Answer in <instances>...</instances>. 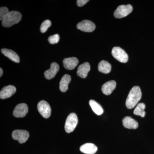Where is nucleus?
<instances>
[{
	"label": "nucleus",
	"mask_w": 154,
	"mask_h": 154,
	"mask_svg": "<svg viewBox=\"0 0 154 154\" xmlns=\"http://www.w3.org/2000/svg\"><path fill=\"white\" fill-rule=\"evenodd\" d=\"M142 93L138 86H134L130 91L126 99V106L128 109H131L135 107L140 100Z\"/></svg>",
	"instance_id": "nucleus-1"
},
{
	"label": "nucleus",
	"mask_w": 154,
	"mask_h": 154,
	"mask_svg": "<svg viewBox=\"0 0 154 154\" xmlns=\"http://www.w3.org/2000/svg\"><path fill=\"white\" fill-rule=\"evenodd\" d=\"M22 17V14L19 12L11 11L2 20V25L6 28L11 27L20 22Z\"/></svg>",
	"instance_id": "nucleus-2"
},
{
	"label": "nucleus",
	"mask_w": 154,
	"mask_h": 154,
	"mask_svg": "<svg viewBox=\"0 0 154 154\" xmlns=\"http://www.w3.org/2000/svg\"><path fill=\"white\" fill-rule=\"evenodd\" d=\"M78 123V119L76 114L71 113L68 116L65 124V129L67 133L72 132Z\"/></svg>",
	"instance_id": "nucleus-3"
},
{
	"label": "nucleus",
	"mask_w": 154,
	"mask_h": 154,
	"mask_svg": "<svg viewBox=\"0 0 154 154\" xmlns=\"http://www.w3.org/2000/svg\"><path fill=\"white\" fill-rule=\"evenodd\" d=\"M132 11L133 7L131 5H122L116 9L114 13V16L117 19H121L129 15Z\"/></svg>",
	"instance_id": "nucleus-4"
},
{
	"label": "nucleus",
	"mask_w": 154,
	"mask_h": 154,
	"mask_svg": "<svg viewBox=\"0 0 154 154\" xmlns=\"http://www.w3.org/2000/svg\"><path fill=\"white\" fill-rule=\"evenodd\" d=\"M111 53L113 57L120 62L125 63L128 61V55L124 50L121 48L113 47Z\"/></svg>",
	"instance_id": "nucleus-5"
},
{
	"label": "nucleus",
	"mask_w": 154,
	"mask_h": 154,
	"mask_svg": "<svg viewBox=\"0 0 154 154\" xmlns=\"http://www.w3.org/2000/svg\"><path fill=\"white\" fill-rule=\"evenodd\" d=\"M37 109L39 113L45 118H48L51 115V107L46 101L42 100L38 102Z\"/></svg>",
	"instance_id": "nucleus-6"
},
{
	"label": "nucleus",
	"mask_w": 154,
	"mask_h": 154,
	"mask_svg": "<svg viewBox=\"0 0 154 154\" xmlns=\"http://www.w3.org/2000/svg\"><path fill=\"white\" fill-rule=\"evenodd\" d=\"M12 135L14 140H18L20 143H23L28 140L29 133L24 130H16L12 133Z\"/></svg>",
	"instance_id": "nucleus-7"
},
{
	"label": "nucleus",
	"mask_w": 154,
	"mask_h": 154,
	"mask_svg": "<svg viewBox=\"0 0 154 154\" xmlns=\"http://www.w3.org/2000/svg\"><path fill=\"white\" fill-rule=\"evenodd\" d=\"M77 28L84 32H92L96 29V25L91 21L85 20L78 23Z\"/></svg>",
	"instance_id": "nucleus-8"
},
{
	"label": "nucleus",
	"mask_w": 154,
	"mask_h": 154,
	"mask_svg": "<svg viewBox=\"0 0 154 154\" xmlns=\"http://www.w3.org/2000/svg\"><path fill=\"white\" fill-rule=\"evenodd\" d=\"M28 105L25 103L19 104L15 107L13 112L14 116L17 118L25 117L28 113Z\"/></svg>",
	"instance_id": "nucleus-9"
},
{
	"label": "nucleus",
	"mask_w": 154,
	"mask_h": 154,
	"mask_svg": "<svg viewBox=\"0 0 154 154\" xmlns=\"http://www.w3.org/2000/svg\"><path fill=\"white\" fill-rule=\"evenodd\" d=\"M17 89L13 85H9L4 87L0 92V98L1 99H8L11 97L16 93Z\"/></svg>",
	"instance_id": "nucleus-10"
},
{
	"label": "nucleus",
	"mask_w": 154,
	"mask_h": 154,
	"mask_svg": "<svg viewBox=\"0 0 154 154\" xmlns=\"http://www.w3.org/2000/svg\"><path fill=\"white\" fill-rule=\"evenodd\" d=\"M59 66L57 63H52L51 64L50 69L45 72L44 75L45 79L48 80L53 79L59 70Z\"/></svg>",
	"instance_id": "nucleus-11"
},
{
	"label": "nucleus",
	"mask_w": 154,
	"mask_h": 154,
	"mask_svg": "<svg viewBox=\"0 0 154 154\" xmlns=\"http://www.w3.org/2000/svg\"><path fill=\"white\" fill-rule=\"evenodd\" d=\"M91 70L90 64L86 62L79 66L77 70V74L79 76L83 79H85L88 76V72Z\"/></svg>",
	"instance_id": "nucleus-12"
},
{
	"label": "nucleus",
	"mask_w": 154,
	"mask_h": 154,
	"mask_svg": "<svg viewBox=\"0 0 154 154\" xmlns=\"http://www.w3.org/2000/svg\"><path fill=\"white\" fill-rule=\"evenodd\" d=\"M79 61L78 59L75 57L66 58L63 60L64 66L68 70L74 69L78 65Z\"/></svg>",
	"instance_id": "nucleus-13"
},
{
	"label": "nucleus",
	"mask_w": 154,
	"mask_h": 154,
	"mask_svg": "<svg viewBox=\"0 0 154 154\" xmlns=\"http://www.w3.org/2000/svg\"><path fill=\"white\" fill-rule=\"evenodd\" d=\"M116 82L115 81L112 80L104 84L102 86V90L103 94L105 95H110L115 90L116 87Z\"/></svg>",
	"instance_id": "nucleus-14"
},
{
	"label": "nucleus",
	"mask_w": 154,
	"mask_h": 154,
	"mask_svg": "<svg viewBox=\"0 0 154 154\" xmlns=\"http://www.w3.org/2000/svg\"><path fill=\"white\" fill-rule=\"evenodd\" d=\"M122 124L125 128L128 129H137L138 127L137 122L130 116H126L123 119Z\"/></svg>",
	"instance_id": "nucleus-15"
},
{
	"label": "nucleus",
	"mask_w": 154,
	"mask_h": 154,
	"mask_svg": "<svg viewBox=\"0 0 154 154\" xmlns=\"http://www.w3.org/2000/svg\"><path fill=\"white\" fill-rule=\"evenodd\" d=\"M1 52L5 56L9 58L10 60L14 62L17 63L20 62V58L19 55L14 51L7 48H3L1 50Z\"/></svg>",
	"instance_id": "nucleus-16"
},
{
	"label": "nucleus",
	"mask_w": 154,
	"mask_h": 154,
	"mask_svg": "<svg viewBox=\"0 0 154 154\" xmlns=\"http://www.w3.org/2000/svg\"><path fill=\"white\" fill-rule=\"evenodd\" d=\"M80 150L82 152L86 154H94L97 152L98 148L94 144L87 143L80 147Z\"/></svg>",
	"instance_id": "nucleus-17"
},
{
	"label": "nucleus",
	"mask_w": 154,
	"mask_h": 154,
	"mask_svg": "<svg viewBox=\"0 0 154 154\" xmlns=\"http://www.w3.org/2000/svg\"><path fill=\"white\" fill-rule=\"evenodd\" d=\"M71 81V77L69 75H65L62 78L60 82V90L62 92H66L68 90L69 84Z\"/></svg>",
	"instance_id": "nucleus-18"
},
{
	"label": "nucleus",
	"mask_w": 154,
	"mask_h": 154,
	"mask_svg": "<svg viewBox=\"0 0 154 154\" xmlns=\"http://www.w3.org/2000/svg\"><path fill=\"white\" fill-rule=\"evenodd\" d=\"M98 70L99 72L103 73H109L111 71V65L106 61H101L98 65Z\"/></svg>",
	"instance_id": "nucleus-19"
},
{
	"label": "nucleus",
	"mask_w": 154,
	"mask_h": 154,
	"mask_svg": "<svg viewBox=\"0 0 154 154\" xmlns=\"http://www.w3.org/2000/svg\"><path fill=\"white\" fill-rule=\"evenodd\" d=\"M89 104L94 113L97 115H101L103 113L104 110L102 106L95 100H90Z\"/></svg>",
	"instance_id": "nucleus-20"
},
{
	"label": "nucleus",
	"mask_w": 154,
	"mask_h": 154,
	"mask_svg": "<svg viewBox=\"0 0 154 154\" xmlns=\"http://www.w3.org/2000/svg\"><path fill=\"white\" fill-rule=\"evenodd\" d=\"M146 105L143 103H140L137 105L135 108L134 113L136 115L140 116L141 117H144L145 116L146 112L144 111Z\"/></svg>",
	"instance_id": "nucleus-21"
},
{
	"label": "nucleus",
	"mask_w": 154,
	"mask_h": 154,
	"mask_svg": "<svg viewBox=\"0 0 154 154\" xmlns=\"http://www.w3.org/2000/svg\"><path fill=\"white\" fill-rule=\"evenodd\" d=\"M51 22L49 20H46L42 22L40 27V30L41 33H44L47 31L48 29L51 26Z\"/></svg>",
	"instance_id": "nucleus-22"
},
{
	"label": "nucleus",
	"mask_w": 154,
	"mask_h": 154,
	"mask_svg": "<svg viewBox=\"0 0 154 154\" xmlns=\"http://www.w3.org/2000/svg\"><path fill=\"white\" fill-rule=\"evenodd\" d=\"M59 40L60 36L58 34L50 36L48 38V41L51 44H56L59 42Z\"/></svg>",
	"instance_id": "nucleus-23"
},
{
	"label": "nucleus",
	"mask_w": 154,
	"mask_h": 154,
	"mask_svg": "<svg viewBox=\"0 0 154 154\" xmlns=\"http://www.w3.org/2000/svg\"><path fill=\"white\" fill-rule=\"evenodd\" d=\"M9 13V9L6 7H2L0 8V20H2Z\"/></svg>",
	"instance_id": "nucleus-24"
},
{
	"label": "nucleus",
	"mask_w": 154,
	"mask_h": 154,
	"mask_svg": "<svg viewBox=\"0 0 154 154\" xmlns=\"http://www.w3.org/2000/svg\"><path fill=\"white\" fill-rule=\"evenodd\" d=\"M89 2V0H78L77 4L79 7H81L85 5Z\"/></svg>",
	"instance_id": "nucleus-25"
},
{
	"label": "nucleus",
	"mask_w": 154,
	"mask_h": 154,
	"mask_svg": "<svg viewBox=\"0 0 154 154\" xmlns=\"http://www.w3.org/2000/svg\"><path fill=\"white\" fill-rule=\"evenodd\" d=\"M0 77H2V76L3 74V71L2 69V68H0Z\"/></svg>",
	"instance_id": "nucleus-26"
}]
</instances>
